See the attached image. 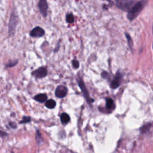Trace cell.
I'll list each match as a JSON object with an SVG mask.
<instances>
[{"label":"cell","instance_id":"21","mask_svg":"<svg viewBox=\"0 0 153 153\" xmlns=\"http://www.w3.org/2000/svg\"><path fill=\"white\" fill-rule=\"evenodd\" d=\"M102 77L105 79H108L109 77V74L106 71H103L101 74Z\"/></svg>","mask_w":153,"mask_h":153},{"label":"cell","instance_id":"9","mask_svg":"<svg viewBox=\"0 0 153 153\" xmlns=\"http://www.w3.org/2000/svg\"><path fill=\"white\" fill-rule=\"evenodd\" d=\"M122 75L120 72H117L114 79L112 81L111 83V87L113 89H115L118 87L120 85L121 81L122 79Z\"/></svg>","mask_w":153,"mask_h":153},{"label":"cell","instance_id":"6","mask_svg":"<svg viewBox=\"0 0 153 153\" xmlns=\"http://www.w3.org/2000/svg\"><path fill=\"white\" fill-rule=\"evenodd\" d=\"M45 30L40 26H36L30 32L29 35L33 38H41L44 36Z\"/></svg>","mask_w":153,"mask_h":153},{"label":"cell","instance_id":"10","mask_svg":"<svg viewBox=\"0 0 153 153\" xmlns=\"http://www.w3.org/2000/svg\"><path fill=\"white\" fill-rule=\"evenodd\" d=\"M33 99L39 102L43 103L45 101H46V100L47 99V96L45 94H38L35 96Z\"/></svg>","mask_w":153,"mask_h":153},{"label":"cell","instance_id":"12","mask_svg":"<svg viewBox=\"0 0 153 153\" xmlns=\"http://www.w3.org/2000/svg\"><path fill=\"white\" fill-rule=\"evenodd\" d=\"M152 124L151 123H148L143 126H142L140 128V131L141 133H147L148 131H149L151 127Z\"/></svg>","mask_w":153,"mask_h":153},{"label":"cell","instance_id":"14","mask_svg":"<svg viewBox=\"0 0 153 153\" xmlns=\"http://www.w3.org/2000/svg\"><path fill=\"white\" fill-rule=\"evenodd\" d=\"M56 105V102L53 99H49L45 102V106L48 109H53Z\"/></svg>","mask_w":153,"mask_h":153},{"label":"cell","instance_id":"1","mask_svg":"<svg viewBox=\"0 0 153 153\" xmlns=\"http://www.w3.org/2000/svg\"><path fill=\"white\" fill-rule=\"evenodd\" d=\"M148 0H140L136 2L130 10L127 12V18L129 21L134 20L141 13Z\"/></svg>","mask_w":153,"mask_h":153},{"label":"cell","instance_id":"13","mask_svg":"<svg viewBox=\"0 0 153 153\" xmlns=\"http://www.w3.org/2000/svg\"><path fill=\"white\" fill-rule=\"evenodd\" d=\"M124 35L127 38V43H128V45L129 47V48H130L131 50H132L133 48V39L131 37V36L130 35L129 33H128L127 32H125Z\"/></svg>","mask_w":153,"mask_h":153},{"label":"cell","instance_id":"17","mask_svg":"<svg viewBox=\"0 0 153 153\" xmlns=\"http://www.w3.org/2000/svg\"><path fill=\"white\" fill-rule=\"evenodd\" d=\"M35 139H36V140L38 144H41L43 142V138L42 137L41 134L39 130L36 131V135H35Z\"/></svg>","mask_w":153,"mask_h":153},{"label":"cell","instance_id":"16","mask_svg":"<svg viewBox=\"0 0 153 153\" xmlns=\"http://www.w3.org/2000/svg\"><path fill=\"white\" fill-rule=\"evenodd\" d=\"M106 108L109 109H114V102L112 99H107L106 100Z\"/></svg>","mask_w":153,"mask_h":153},{"label":"cell","instance_id":"15","mask_svg":"<svg viewBox=\"0 0 153 153\" xmlns=\"http://www.w3.org/2000/svg\"><path fill=\"white\" fill-rule=\"evenodd\" d=\"M66 21L68 23H73L75 21L74 16L72 13H68L66 15Z\"/></svg>","mask_w":153,"mask_h":153},{"label":"cell","instance_id":"11","mask_svg":"<svg viewBox=\"0 0 153 153\" xmlns=\"http://www.w3.org/2000/svg\"><path fill=\"white\" fill-rule=\"evenodd\" d=\"M70 120V117L68 114L66 113H63L60 115V121L62 124H67Z\"/></svg>","mask_w":153,"mask_h":153},{"label":"cell","instance_id":"3","mask_svg":"<svg viewBox=\"0 0 153 153\" xmlns=\"http://www.w3.org/2000/svg\"><path fill=\"white\" fill-rule=\"evenodd\" d=\"M19 22L17 15L13 11L10 16L9 25H8V32L10 35H14L15 33L16 28Z\"/></svg>","mask_w":153,"mask_h":153},{"label":"cell","instance_id":"8","mask_svg":"<svg viewBox=\"0 0 153 153\" xmlns=\"http://www.w3.org/2000/svg\"><path fill=\"white\" fill-rule=\"evenodd\" d=\"M67 91L68 90L65 86L60 85L57 87L55 90V95L59 98H63L66 95Z\"/></svg>","mask_w":153,"mask_h":153},{"label":"cell","instance_id":"22","mask_svg":"<svg viewBox=\"0 0 153 153\" xmlns=\"http://www.w3.org/2000/svg\"><path fill=\"white\" fill-rule=\"evenodd\" d=\"M10 127L13 129H16L17 128V124L15 122H13V121H11L8 123Z\"/></svg>","mask_w":153,"mask_h":153},{"label":"cell","instance_id":"25","mask_svg":"<svg viewBox=\"0 0 153 153\" xmlns=\"http://www.w3.org/2000/svg\"><path fill=\"white\" fill-rule=\"evenodd\" d=\"M115 1H117V0H115Z\"/></svg>","mask_w":153,"mask_h":153},{"label":"cell","instance_id":"23","mask_svg":"<svg viewBox=\"0 0 153 153\" xmlns=\"http://www.w3.org/2000/svg\"><path fill=\"white\" fill-rule=\"evenodd\" d=\"M8 136V134L4 131H2V130H0V137H6Z\"/></svg>","mask_w":153,"mask_h":153},{"label":"cell","instance_id":"20","mask_svg":"<svg viewBox=\"0 0 153 153\" xmlns=\"http://www.w3.org/2000/svg\"><path fill=\"white\" fill-rule=\"evenodd\" d=\"M72 66H74V68H78L79 66V63L78 62V60H76V59H74L72 61Z\"/></svg>","mask_w":153,"mask_h":153},{"label":"cell","instance_id":"19","mask_svg":"<svg viewBox=\"0 0 153 153\" xmlns=\"http://www.w3.org/2000/svg\"><path fill=\"white\" fill-rule=\"evenodd\" d=\"M18 63V60H14V61H11L9 63H8L6 65V67L8 68H11L14 66L16 65H17V63Z\"/></svg>","mask_w":153,"mask_h":153},{"label":"cell","instance_id":"7","mask_svg":"<svg viewBox=\"0 0 153 153\" xmlns=\"http://www.w3.org/2000/svg\"><path fill=\"white\" fill-rule=\"evenodd\" d=\"M32 74L38 78H42L47 75V70L44 67H40L37 69L33 71Z\"/></svg>","mask_w":153,"mask_h":153},{"label":"cell","instance_id":"24","mask_svg":"<svg viewBox=\"0 0 153 153\" xmlns=\"http://www.w3.org/2000/svg\"><path fill=\"white\" fill-rule=\"evenodd\" d=\"M106 1H108V2H109V3H111V4H112V5H113V4H114V2H112V1H111V0H106Z\"/></svg>","mask_w":153,"mask_h":153},{"label":"cell","instance_id":"4","mask_svg":"<svg viewBox=\"0 0 153 153\" xmlns=\"http://www.w3.org/2000/svg\"><path fill=\"white\" fill-rule=\"evenodd\" d=\"M38 7L42 17H47L48 14V8L47 0H39L38 2Z\"/></svg>","mask_w":153,"mask_h":153},{"label":"cell","instance_id":"5","mask_svg":"<svg viewBox=\"0 0 153 153\" xmlns=\"http://www.w3.org/2000/svg\"><path fill=\"white\" fill-rule=\"evenodd\" d=\"M78 85L83 93V95L85 97V99H86V100L88 102V103H91L93 101H94V99H91L90 97V95H89V93H88V91L84 83V82L82 81V79H79L78 81Z\"/></svg>","mask_w":153,"mask_h":153},{"label":"cell","instance_id":"2","mask_svg":"<svg viewBox=\"0 0 153 153\" xmlns=\"http://www.w3.org/2000/svg\"><path fill=\"white\" fill-rule=\"evenodd\" d=\"M116 1L117 7L126 12H128L136 2L134 0H117Z\"/></svg>","mask_w":153,"mask_h":153},{"label":"cell","instance_id":"18","mask_svg":"<svg viewBox=\"0 0 153 153\" xmlns=\"http://www.w3.org/2000/svg\"><path fill=\"white\" fill-rule=\"evenodd\" d=\"M30 118L29 117H27V116H24L23 117V119L22 120H21L19 123L20 124H24V123H29L30 122Z\"/></svg>","mask_w":153,"mask_h":153}]
</instances>
